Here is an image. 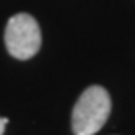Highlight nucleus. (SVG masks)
<instances>
[{"label": "nucleus", "mask_w": 135, "mask_h": 135, "mask_svg": "<svg viewBox=\"0 0 135 135\" xmlns=\"http://www.w3.org/2000/svg\"><path fill=\"white\" fill-rule=\"evenodd\" d=\"M110 114V97L102 86L86 88L72 110V132L75 135H93L107 123Z\"/></svg>", "instance_id": "nucleus-1"}, {"label": "nucleus", "mask_w": 135, "mask_h": 135, "mask_svg": "<svg viewBox=\"0 0 135 135\" xmlns=\"http://www.w3.org/2000/svg\"><path fill=\"white\" fill-rule=\"evenodd\" d=\"M4 40L11 56L18 60H30L39 53L42 44L40 26L33 16L20 12L7 21Z\"/></svg>", "instance_id": "nucleus-2"}, {"label": "nucleus", "mask_w": 135, "mask_h": 135, "mask_svg": "<svg viewBox=\"0 0 135 135\" xmlns=\"http://www.w3.org/2000/svg\"><path fill=\"white\" fill-rule=\"evenodd\" d=\"M7 123H9V119H7V118H0V135H4Z\"/></svg>", "instance_id": "nucleus-3"}]
</instances>
